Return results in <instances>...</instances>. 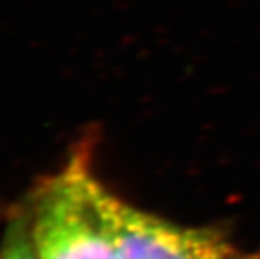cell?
I'll return each instance as SVG.
<instances>
[{
  "label": "cell",
  "instance_id": "1",
  "mask_svg": "<svg viewBox=\"0 0 260 259\" xmlns=\"http://www.w3.org/2000/svg\"><path fill=\"white\" fill-rule=\"evenodd\" d=\"M96 182L77 155L41 189L32 231L39 259H118L96 206Z\"/></svg>",
  "mask_w": 260,
  "mask_h": 259
},
{
  "label": "cell",
  "instance_id": "2",
  "mask_svg": "<svg viewBox=\"0 0 260 259\" xmlns=\"http://www.w3.org/2000/svg\"><path fill=\"white\" fill-rule=\"evenodd\" d=\"M94 197L118 259H255L213 229L183 227L116 199L96 182Z\"/></svg>",
  "mask_w": 260,
  "mask_h": 259
},
{
  "label": "cell",
  "instance_id": "3",
  "mask_svg": "<svg viewBox=\"0 0 260 259\" xmlns=\"http://www.w3.org/2000/svg\"><path fill=\"white\" fill-rule=\"evenodd\" d=\"M34 239V238H32ZM27 222H17L10 229L9 238L0 252V259H39L36 244H32Z\"/></svg>",
  "mask_w": 260,
  "mask_h": 259
}]
</instances>
